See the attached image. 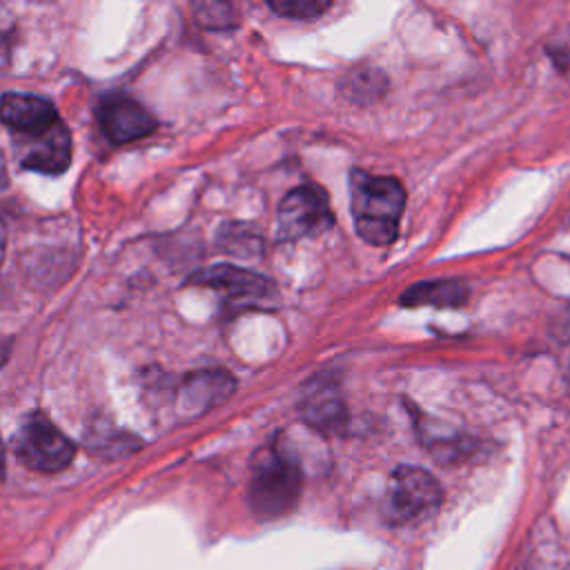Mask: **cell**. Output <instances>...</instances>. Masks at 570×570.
I'll return each mask as SVG.
<instances>
[{
  "label": "cell",
  "instance_id": "obj_7",
  "mask_svg": "<svg viewBox=\"0 0 570 570\" xmlns=\"http://www.w3.org/2000/svg\"><path fill=\"white\" fill-rule=\"evenodd\" d=\"M102 131L114 145H125L156 131V118L134 98L116 94L102 100L98 109Z\"/></svg>",
  "mask_w": 570,
  "mask_h": 570
},
{
  "label": "cell",
  "instance_id": "obj_5",
  "mask_svg": "<svg viewBox=\"0 0 570 570\" xmlns=\"http://www.w3.org/2000/svg\"><path fill=\"white\" fill-rule=\"evenodd\" d=\"M334 223L327 196L316 185H301L278 203L276 236L278 240H296L316 236Z\"/></svg>",
  "mask_w": 570,
  "mask_h": 570
},
{
  "label": "cell",
  "instance_id": "obj_1",
  "mask_svg": "<svg viewBox=\"0 0 570 570\" xmlns=\"http://www.w3.org/2000/svg\"><path fill=\"white\" fill-rule=\"evenodd\" d=\"M350 205L358 236L376 247L390 245L399 234L405 189L392 176L354 169L350 176Z\"/></svg>",
  "mask_w": 570,
  "mask_h": 570
},
{
  "label": "cell",
  "instance_id": "obj_9",
  "mask_svg": "<svg viewBox=\"0 0 570 570\" xmlns=\"http://www.w3.org/2000/svg\"><path fill=\"white\" fill-rule=\"evenodd\" d=\"M0 120L13 136H33L51 129L60 118L56 107L33 94H4L0 98Z\"/></svg>",
  "mask_w": 570,
  "mask_h": 570
},
{
  "label": "cell",
  "instance_id": "obj_13",
  "mask_svg": "<svg viewBox=\"0 0 570 570\" xmlns=\"http://www.w3.org/2000/svg\"><path fill=\"white\" fill-rule=\"evenodd\" d=\"M341 89H343V94L350 100L367 105V102H372V100H376V98H381L385 94L387 78H385V73L381 69L356 67V69H350L343 76Z\"/></svg>",
  "mask_w": 570,
  "mask_h": 570
},
{
  "label": "cell",
  "instance_id": "obj_11",
  "mask_svg": "<svg viewBox=\"0 0 570 570\" xmlns=\"http://www.w3.org/2000/svg\"><path fill=\"white\" fill-rule=\"evenodd\" d=\"M468 287L456 278H439V281H421L410 285L399 303L403 307H461L468 301Z\"/></svg>",
  "mask_w": 570,
  "mask_h": 570
},
{
  "label": "cell",
  "instance_id": "obj_17",
  "mask_svg": "<svg viewBox=\"0 0 570 570\" xmlns=\"http://www.w3.org/2000/svg\"><path fill=\"white\" fill-rule=\"evenodd\" d=\"M9 183V174H7V163L2 160V154H0V187H4Z\"/></svg>",
  "mask_w": 570,
  "mask_h": 570
},
{
  "label": "cell",
  "instance_id": "obj_14",
  "mask_svg": "<svg viewBox=\"0 0 570 570\" xmlns=\"http://www.w3.org/2000/svg\"><path fill=\"white\" fill-rule=\"evenodd\" d=\"M220 245L225 252L245 258L261 254V236L245 225H227L220 229Z\"/></svg>",
  "mask_w": 570,
  "mask_h": 570
},
{
  "label": "cell",
  "instance_id": "obj_3",
  "mask_svg": "<svg viewBox=\"0 0 570 570\" xmlns=\"http://www.w3.org/2000/svg\"><path fill=\"white\" fill-rule=\"evenodd\" d=\"M441 501V483L428 470L416 465H399L387 479L381 514L390 525H407L432 514Z\"/></svg>",
  "mask_w": 570,
  "mask_h": 570
},
{
  "label": "cell",
  "instance_id": "obj_20",
  "mask_svg": "<svg viewBox=\"0 0 570 570\" xmlns=\"http://www.w3.org/2000/svg\"><path fill=\"white\" fill-rule=\"evenodd\" d=\"M566 570H570V566H568V568H566Z\"/></svg>",
  "mask_w": 570,
  "mask_h": 570
},
{
  "label": "cell",
  "instance_id": "obj_12",
  "mask_svg": "<svg viewBox=\"0 0 570 570\" xmlns=\"http://www.w3.org/2000/svg\"><path fill=\"white\" fill-rule=\"evenodd\" d=\"M305 421L318 430H341L345 425V407L330 381H314L301 405Z\"/></svg>",
  "mask_w": 570,
  "mask_h": 570
},
{
  "label": "cell",
  "instance_id": "obj_2",
  "mask_svg": "<svg viewBox=\"0 0 570 570\" xmlns=\"http://www.w3.org/2000/svg\"><path fill=\"white\" fill-rule=\"evenodd\" d=\"M303 490L298 461L283 445H265L252 459L249 505L261 519H278L292 512Z\"/></svg>",
  "mask_w": 570,
  "mask_h": 570
},
{
  "label": "cell",
  "instance_id": "obj_18",
  "mask_svg": "<svg viewBox=\"0 0 570 570\" xmlns=\"http://www.w3.org/2000/svg\"><path fill=\"white\" fill-rule=\"evenodd\" d=\"M4 245H7V232H4V225L0 220V263H2V256H4Z\"/></svg>",
  "mask_w": 570,
  "mask_h": 570
},
{
  "label": "cell",
  "instance_id": "obj_6",
  "mask_svg": "<svg viewBox=\"0 0 570 570\" xmlns=\"http://www.w3.org/2000/svg\"><path fill=\"white\" fill-rule=\"evenodd\" d=\"M16 154L24 169L58 176L71 163V136L62 120L33 136H13Z\"/></svg>",
  "mask_w": 570,
  "mask_h": 570
},
{
  "label": "cell",
  "instance_id": "obj_8",
  "mask_svg": "<svg viewBox=\"0 0 570 570\" xmlns=\"http://www.w3.org/2000/svg\"><path fill=\"white\" fill-rule=\"evenodd\" d=\"M189 285L212 287L232 298H269L274 296V283L252 269L232 267V265H214L194 272L187 278Z\"/></svg>",
  "mask_w": 570,
  "mask_h": 570
},
{
  "label": "cell",
  "instance_id": "obj_15",
  "mask_svg": "<svg viewBox=\"0 0 570 570\" xmlns=\"http://www.w3.org/2000/svg\"><path fill=\"white\" fill-rule=\"evenodd\" d=\"M267 7L283 16V18H296V20H314L318 18L323 11H327L332 4L323 2V0H276V2H267Z\"/></svg>",
  "mask_w": 570,
  "mask_h": 570
},
{
  "label": "cell",
  "instance_id": "obj_4",
  "mask_svg": "<svg viewBox=\"0 0 570 570\" xmlns=\"http://www.w3.org/2000/svg\"><path fill=\"white\" fill-rule=\"evenodd\" d=\"M13 450L27 468L38 472H60L76 454L71 439H67L42 412H33L22 421L13 439Z\"/></svg>",
  "mask_w": 570,
  "mask_h": 570
},
{
  "label": "cell",
  "instance_id": "obj_19",
  "mask_svg": "<svg viewBox=\"0 0 570 570\" xmlns=\"http://www.w3.org/2000/svg\"><path fill=\"white\" fill-rule=\"evenodd\" d=\"M4 476V450H2V443H0V479Z\"/></svg>",
  "mask_w": 570,
  "mask_h": 570
},
{
  "label": "cell",
  "instance_id": "obj_16",
  "mask_svg": "<svg viewBox=\"0 0 570 570\" xmlns=\"http://www.w3.org/2000/svg\"><path fill=\"white\" fill-rule=\"evenodd\" d=\"M196 20L207 29H225L234 24V11L225 2H200L194 7Z\"/></svg>",
  "mask_w": 570,
  "mask_h": 570
},
{
  "label": "cell",
  "instance_id": "obj_10",
  "mask_svg": "<svg viewBox=\"0 0 570 570\" xmlns=\"http://www.w3.org/2000/svg\"><path fill=\"white\" fill-rule=\"evenodd\" d=\"M236 390V381L225 370H203L185 379L178 396V407L187 414H203L225 403Z\"/></svg>",
  "mask_w": 570,
  "mask_h": 570
}]
</instances>
